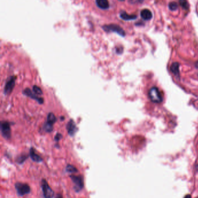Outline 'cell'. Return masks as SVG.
Wrapping results in <instances>:
<instances>
[{"mask_svg": "<svg viewBox=\"0 0 198 198\" xmlns=\"http://www.w3.org/2000/svg\"><path fill=\"white\" fill-rule=\"evenodd\" d=\"M15 187L18 195L20 197H22L29 194L31 191L30 186L25 183L17 182L16 183Z\"/></svg>", "mask_w": 198, "mask_h": 198, "instance_id": "obj_1", "label": "cell"}, {"mask_svg": "<svg viewBox=\"0 0 198 198\" xmlns=\"http://www.w3.org/2000/svg\"><path fill=\"white\" fill-rule=\"evenodd\" d=\"M102 29L105 31L107 32L114 31L115 33L119 34L120 36H122L123 37L125 36V30L120 26L116 24H110L108 25H104L102 26Z\"/></svg>", "mask_w": 198, "mask_h": 198, "instance_id": "obj_2", "label": "cell"}, {"mask_svg": "<svg viewBox=\"0 0 198 198\" xmlns=\"http://www.w3.org/2000/svg\"><path fill=\"white\" fill-rule=\"evenodd\" d=\"M42 188L44 198H52L54 196V192L48 184L47 181L42 179Z\"/></svg>", "mask_w": 198, "mask_h": 198, "instance_id": "obj_3", "label": "cell"}, {"mask_svg": "<svg viewBox=\"0 0 198 198\" xmlns=\"http://www.w3.org/2000/svg\"><path fill=\"white\" fill-rule=\"evenodd\" d=\"M74 184V189L76 192H80L84 187L83 177L82 176H70Z\"/></svg>", "mask_w": 198, "mask_h": 198, "instance_id": "obj_4", "label": "cell"}, {"mask_svg": "<svg viewBox=\"0 0 198 198\" xmlns=\"http://www.w3.org/2000/svg\"><path fill=\"white\" fill-rule=\"evenodd\" d=\"M149 95L151 101L155 103H160L162 101V97L157 87H152L149 92Z\"/></svg>", "mask_w": 198, "mask_h": 198, "instance_id": "obj_5", "label": "cell"}, {"mask_svg": "<svg viewBox=\"0 0 198 198\" xmlns=\"http://www.w3.org/2000/svg\"><path fill=\"white\" fill-rule=\"evenodd\" d=\"M1 131L4 138L10 139L11 136V130L10 123L8 122H2L1 123Z\"/></svg>", "mask_w": 198, "mask_h": 198, "instance_id": "obj_6", "label": "cell"}, {"mask_svg": "<svg viewBox=\"0 0 198 198\" xmlns=\"http://www.w3.org/2000/svg\"><path fill=\"white\" fill-rule=\"evenodd\" d=\"M16 78V76H13L10 77V78L8 80L4 87V94L7 95L10 94L12 92L15 86Z\"/></svg>", "mask_w": 198, "mask_h": 198, "instance_id": "obj_7", "label": "cell"}, {"mask_svg": "<svg viewBox=\"0 0 198 198\" xmlns=\"http://www.w3.org/2000/svg\"><path fill=\"white\" fill-rule=\"evenodd\" d=\"M66 129L69 136H73L77 131V127L73 119H70L66 125Z\"/></svg>", "mask_w": 198, "mask_h": 198, "instance_id": "obj_8", "label": "cell"}, {"mask_svg": "<svg viewBox=\"0 0 198 198\" xmlns=\"http://www.w3.org/2000/svg\"><path fill=\"white\" fill-rule=\"evenodd\" d=\"M23 94H24L25 95L30 97L32 99H35L36 101H38V102L40 104H43L44 99L41 97H39L35 93H33L31 90L29 88H26L25 90L23 91Z\"/></svg>", "mask_w": 198, "mask_h": 198, "instance_id": "obj_9", "label": "cell"}, {"mask_svg": "<svg viewBox=\"0 0 198 198\" xmlns=\"http://www.w3.org/2000/svg\"><path fill=\"white\" fill-rule=\"evenodd\" d=\"M30 156L31 157V160L35 162L40 163L42 161V159L36 153V151L33 148H31L30 150Z\"/></svg>", "mask_w": 198, "mask_h": 198, "instance_id": "obj_10", "label": "cell"}, {"mask_svg": "<svg viewBox=\"0 0 198 198\" xmlns=\"http://www.w3.org/2000/svg\"><path fill=\"white\" fill-rule=\"evenodd\" d=\"M141 18L145 21H149L152 18V13L151 11L148 9H144L141 12Z\"/></svg>", "mask_w": 198, "mask_h": 198, "instance_id": "obj_11", "label": "cell"}, {"mask_svg": "<svg viewBox=\"0 0 198 198\" xmlns=\"http://www.w3.org/2000/svg\"><path fill=\"white\" fill-rule=\"evenodd\" d=\"M96 4L99 8L102 10H106L109 7V3L107 0H96Z\"/></svg>", "mask_w": 198, "mask_h": 198, "instance_id": "obj_12", "label": "cell"}, {"mask_svg": "<svg viewBox=\"0 0 198 198\" xmlns=\"http://www.w3.org/2000/svg\"><path fill=\"white\" fill-rule=\"evenodd\" d=\"M120 18L125 21H130L134 20L136 18V16L135 15H129L125 11H122L120 14Z\"/></svg>", "mask_w": 198, "mask_h": 198, "instance_id": "obj_13", "label": "cell"}, {"mask_svg": "<svg viewBox=\"0 0 198 198\" xmlns=\"http://www.w3.org/2000/svg\"><path fill=\"white\" fill-rule=\"evenodd\" d=\"M179 64L177 62L173 63L170 66L171 71L174 73L176 76H178L179 74Z\"/></svg>", "mask_w": 198, "mask_h": 198, "instance_id": "obj_14", "label": "cell"}, {"mask_svg": "<svg viewBox=\"0 0 198 198\" xmlns=\"http://www.w3.org/2000/svg\"><path fill=\"white\" fill-rule=\"evenodd\" d=\"M56 121V118L53 113H50L47 116V122L53 125Z\"/></svg>", "mask_w": 198, "mask_h": 198, "instance_id": "obj_15", "label": "cell"}, {"mask_svg": "<svg viewBox=\"0 0 198 198\" xmlns=\"http://www.w3.org/2000/svg\"><path fill=\"white\" fill-rule=\"evenodd\" d=\"M66 171L69 173H76L78 171L77 169L72 165H68L66 166Z\"/></svg>", "mask_w": 198, "mask_h": 198, "instance_id": "obj_16", "label": "cell"}, {"mask_svg": "<svg viewBox=\"0 0 198 198\" xmlns=\"http://www.w3.org/2000/svg\"><path fill=\"white\" fill-rule=\"evenodd\" d=\"M44 129L47 133L51 132L53 130V125L46 122L44 125Z\"/></svg>", "mask_w": 198, "mask_h": 198, "instance_id": "obj_17", "label": "cell"}, {"mask_svg": "<svg viewBox=\"0 0 198 198\" xmlns=\"http://www.w3.org/2000/svg\"><path fill=\"white\" fill-rule=\"evenodd\" d=\"M33 91L34 93H35L36 95H40L42 94V89L37 85H34L33 87Z\"/></svg>", "mask_w": 198, "mask_h": 198, "instance_id": "obj_18", "label": "cell"}, {"mask_svg": "<svg viewBox=\"0 0 198 198\" xmlns=\"http://www.w3.org/2000/svg\"><path fill=\"white\" fill-rule=\"evenodd\" d=\"M169 9L171 10H177L178 8V5L176 2H171L168 5Z\"/></svg>", "mask_w": 198, "mask_h": 198, "instance_id": "obj_19", "label": "cell"}, {"mask_svg": "<svg viewBox=\"0 0 198 198\" xmlns=\"http://www.w3.org/2000/svg\"><path fill=\"white\" fill-rule=\"evenodd\" d=\"M27 158V156L26 155H21L18 157L17 159V162L19 164H22Z\"/></svg>", "mask_w": 198, "mask_h": 198, "instance_id": "obj_20", "label": "cell"}, {"mask_svg": "<svg viewBox=\"0 0 198 198\" xmlns=\"http://www.w3.org/2000/svg\"><path fill=\"white\" fill-rule=\"evenodd\" d=\"M179 4H180V5L185 10H187L188 8V3L187 1H179Z\"/></svg>", "mask_w": 198, "mask_h": 198, "instance_id": "obj_21", "label": "cell"}, {"mask_svg": "<svg viewBox=\"0 0 198 198\" xmlns=\"http://www.w3.org/2000/svg\"><path fill=\"white\" fill-rule=\"evenodd\" d=\"M62 136L61 134H60V133H57L56 135L55 136V140L56 142H58V141H59L62 138Z\"/></svg>", "mask_w": 198, "mask_h": 198, "instance_id": "obj_22", "label": "cell"}, {"mask_svg": "<svg viewBox=\"0 0 198 198\" xmlns=\"http://www.w3.org/2000/svg\"><path fill=\"white\" fill-rule=\"evenodd\" d=\"M55 198H63V197L61 194H58Z\"/></svg>", "mask_w": 198, "mask_h": 198, "instance_id": "obj_23", "label": "cell"}, {"mask_svg": "<svg viewBox=\"0 0 198 198\" xmlns=\"http://www.w3.org/2000/svg\"><path fill=\"white\" fill-rule=\"evenodd\" d=\"M191 198V196L190 195H186V196L185 197V198Z\"/></svg>", "mask_w": 198, "mask_h": 198, "instance_id": "obj_24", "label": "cell"}, {"mask_svg": "<svg viewBox=\"0 0 198 198\" xmlns=\"http://www.w3.org/2000/svg\"></svg>", "mask_w": 198, "mask_h": 198, "instance_id": "obj_25", "label": "cell"}]
</instances>
